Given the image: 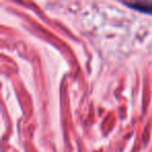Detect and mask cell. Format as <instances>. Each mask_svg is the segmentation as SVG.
Segmentation results:
<instances>
[{
    "label": "cell",
    "mask_w": 152,
    "mask_h": 152,
    "mask_svg": "<svg viewBox=\"0 0 152 152\" xmlns=\"http://www.w3.org/2000/svg\"><path fill=\"white\" fill-rule=\"evenodd\" d=\"M124 4L133 11L152 16V1H133V2H124Z\"/></svg>",
    "instance_id": "1"
}]
</instances>
